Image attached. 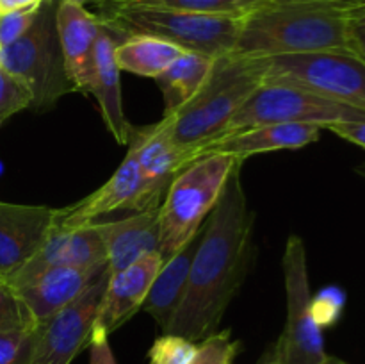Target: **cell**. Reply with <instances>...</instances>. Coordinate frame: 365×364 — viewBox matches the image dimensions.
I'll return each instance as SVG.
<instances>
[{"mask_svg":"<svg viewBox=\"0 0 365 364\" xmlns=\"http://www.w3.org/2000/svg\"><path fill=\"white\" fill-rule=\"evenodd\" d=\"M237 161L241 159L227 153H210L196 157L175 175L159 207V253L163 261L198 234Z\"/></svg>","mask_w":365,"mask_h":364,"instance_id":"cell-4","label":"cell"},{"mask_svg":"<svg viewBox=\"0 0 365 364\" xmlns=\"http://www.w3.org/2000/svg\"><path fill=\"white\" fill-rule=\"evenodd\" d=\"M107 264L88 268H50L14 288L38 323H45L57 310L73 302Z\"/></svg>","mask_w":365,"mask_h":364,"instance_id":"cell-19","label":"cell"},{"mask_svg":"<svg viewBox=\"0 0 365 364\" xmlns=\"http://www.w3.org/2000/svg\"><path fill=\"white\" fill-rule=\"evenodd\" d=\"M346 295L341 288L330 285V288L321 289L316 296H312V303H310L314 321L321 328L334 327L341 320Z\"/></svg>","mask_w":365,"mask_h":364,"instance_id":"cell-30","label":"cell"},{"mask_svg":"<svg viewBox=\"0 0 365 364\" xmlns=\"http://www.w3.org/2000/svg\"><path fill=\"white\" fill-rule=\"evenodd\" d=\"M187 50L148 34H127L116 45L114 56L121 71L155 79Z\"/></svg>","mask_w":365,"mask_h":364,"instance_id":"cell-22","label":"cell"},{"mask_svg":"<svg viewBox=\"0 0 365 364\" xmlns=\"http://www.w3.org/2000/svg\"><path fill=\"white\" fill-rule=\"evenodd\" d=\"M266 82L294 86L365 111V61L344 50L267 59Z\"/></svg>","mask_w":365,"mask_h":364,"instance_id":"cell-8","label":"cell"},{"mask_svg":"<svg viewBox=\"0 0 365 364\" xmlns=\"http://www.w3.org/2000/svg\"><path fill=\"white\" fill-rule=\"evenodd\" d=\"M198 343L177 334H163L148 350L150 364H189Z\"/></svg>","mask_w":365,"mask_h":364,"instance_id":"cell-27","label":"cell"},{"mask_svg":"<svg viewBox=\"0 0 365 364\" xmlns=\"http://www.w3.org/2000/svg\"><path fill=\"white\" fill-rule=\"evenodd\" d=\"M127 146V156L106 184L78 202L70 203L63 209H53V227L78 228L96 223L102 216L116 213V211L143 213V211L152 209L146 200L145 181H143L135 150L132 145Z\"/></svg>","mask_w":365,"mask_h":364,"instance_id":"cell-11","label":"cell"},{"mask_svg":"<svg viewBox=\"0 0 365 364\" xmlns=\"http://www.w3.org/2000/svg\"><path fill=\"white\" fill-rule=\"evenodd\" d=\"M52 227L50 207L0 202V280L13 277L34 257Z\"/></svg>","mask_w":365,"mask_h":364,"instance_id":"cell-14","label":"cell"},{"mask_svg":"<svg viewBox=\"0 0 365 364\" xmlns=\"http://www.w3.org/2000/svg\"><path fill=\"white\" fill-rule=\"evenodd\" d=\"M287 320L278 341L273 345L280 364H321L327 359L323 328L314 321L312 293H310L309 264L305 243L299 236H291L282 257Z\"/></svg>","mask_w":365,"mask_h":364,"instance_id":"cell-9","label":"cell"},{"mask_svg":"<svg viewBox=\"0 0 365 364\" xmlns=\"http://www.w3.org/2000/svg\"><path fill=\"white\" fill-rule=\"evenodd\" d=\"M100 18L123 36H157L210 59L234 52L241 29V18L135 4H106V13Z\"/></svg>","mask_w":365,"mask_h":364,"instance_id":"cell-5","label":"cell"},{"mask_svg":"<svg viewBox=\"0 0 365 364\" xmlns=\"http://www.w3.org/2000/svg\"><path fill=\"white\" fill-rule=\"evenodd\" d=\"M321 364H348V363H346V360H342V359H339V357L327 355V359H324Z\"/></svg>","mask_w":365,"mask_h":364,"instance_id":"cell-38","label":"cell"},{"mask_svg":"<svg viewBox=\"0 0 365 364\" xmlns=\"http://www.w3.org/2000/svg\"><path fill=\"white\" fill-rule=\"evenodd\" d=\"M348 11V36L353 54L365 61V4L349 7Z\"/></svg>","mask_w":365,"mask_h":364,"instance_id":"cell-32","label":"cell"},{"mask_svg":"<svg viewBox=\"0 0 365 364\" xmlns=\"http://www.w3.org/2000/svg\"><path fill=\"white\" fill-rule=\"evenodd\" d=\"M125 36L120 31L107 25L100 18L91 95L98 102L103 123L118 145H128L132 132V125L128 123L127 116H125L123 98H121V70L116 63V56H114L116 45Z\"/></svg>","mask_w":365,"mask_h":364,"instance_id":"cell-17","label":"cell"},{"mask_svg":"<svg viewBox=\"0 0 365 364\" xmlns=\"http://www.w3.org/2000/svg\"><path fill=\"white\" fill-rule=\"evenodd\" d=\"M89 364H118L109 343V334L102 328H93L89 339Z\"/></svg>","mask_w":365,"mask_h":364,"instance_id":"cell-33","label":"cell"},{"mask_svg":"<svg viewBox=\"0 0 365 364\" xmlns=\"http://www.w3.org/2000/svg\"><path fill=\"white\" fill-rule=\"evenodd\" d=\"M267 59L235 54L216 57L205 84L180 109L170 113L173 141L195 157L196 148L223 132L239 107L266 82Z\"/></svg>","mask_w":365,"mask_h":364,"instance_id":"cell-3","label":"cell"},{"mask_svg":"<svg viewBox=\"0 0 365 364\" xmlns=\"http://www.w3.org/2000/svg\"><path fill=\"white\" fill-rule=\"evenodd\" d=\"M202 231L203 227L200 228V232L191 241L185 243L177 253L164 261L163 266L157 271L155 278H153L148 296L143 303V310H146L155 320V323L159 325L163 332H166V328L170 327L171 320H173L182 300H184L192 257L198 248Z\"/></svg>","mask_w":365,"mask_h":364,"instance_id":"cell-21","label":"cell"},{"mask_svg":"<svg viewBox=\"0 0 365 364\" xmlns=\"http://www.w3.org/2000/svg\"><path fill=\"white\" fill-rule=\"evenodd\" d=\"M43 0H0V14L11 13V11L31 9V7L41 6Z\"/></svg>","mask_w":365,"mask_h":364,"instance_id":"cell-35","label":"cell"},{"mask_svg":"<svg viewBox=\"0 0 365 364\" xmlns=\"http://www.w3.org/2000/svg\"><path fill=\"white\" fill-rule=\"evenodd\" d=\"M163 263L160 253L155 252L135 261L123 270L110 271L95 327L110 334L125 321L130 320L139 309H143L153 278Z\"/></svg>","mask_w":365,"mask_h":364,"instance_id":"cell-16","label":"cell"},{"mask_svg":"<svg viewBox=\"0 0 365 364\" xmlns=\"http://www.w3.org/2000/svg\"><path fill=\"white\" fill-rule=\"evenodd\" d=\"M56 9L57 0H45L29 31L11 45L0 46V68L27 86L36 111L56 106L73 91L57 34Z\"/></svg>","mask_w":365,"mask_h":364,"instance_id":"cell-6","label":"cell"},{"mask_svg":"<svg viewBox=\"0 0 365 364\" xmlns=\"http://www.w3.org/2000/svg\"><path fill=\"white\" fill-rule=\"evenodd\" d=\"M241 343L232 338V332L217 330L198 343L196 353L189 364H232Z\"/></svg>","mask_w":365,"mask_h":364,"instance_id":"cell-26","label":"cell"},{"mask_svg":"<svg viewBox=\"0 0 365 364\" xmlns=\"http://www.w3.org/2000/svg\"><path fill=\"white\" fill-rule=\"evenodd\" d=\"M39 327V325H38ZM38 327L0 334V364H32Z\"/></svg>","mask_w":365,"mask_h":364,"instance_id":"cell-28","label":"cell"},{"mask_svg":"<svg viewBox=\"0 0 365 364\" xmlns=\"http://www.w3.org/2000/svg\"><path fill=\"white\" fill-rule=\"evenodd\" d=\"M212 63L214 59L203 54L184 52L159 77L153 79L164 95V114L180 109L200 91L209 77Z\"/></svg>","mask_w":365,"mask_h":364,"instance_id":"cell-23","label":"cell"},{"mask_svg":"<svg viewBox=\"0 0 365 364\" xmlns=\"http://www.w3.org/2000/svg\"><path fill=\"white\" fill-rule=\"evenodd\" d=\"M103 2H107V0H103Z\"/></svg>","mask_w":365,"mask_h":364,"instance_id":"cell-42","label":"cell"},{"mask_svg":"<svg viewBox=\"0 0 365 364\" xmlns=\"http://www.w3.org/2000/svg\"><path fill=\"white\" fill-rule=\"evenodd\" d=\"M328 131L334 132L341 139L362 146L365 150V121H349V123L328 125Z\"/></svg>","mask_w":365,"mask_h":364,"instance_id":"cell-34","label":"cell"},{"mask_svg":"<svg viewBox=\"0 0 365 364\" xmlns=\"http://www.w3.org/2000/svg\"><path fill=\"white\" fill-rule=\"evenodd\" d=\"M257 364H280V360L277 359V355H274V350H273V345L269 346V348L266 350V352L260 355V359L257 360Z\"/></svg>","mask_w":365,"mask_h":364,"instance_id":"cell-37","label":"cell"},{"mask_svg":"<svg viewBox=\"0 0 365 364\" xmlns=\"http://www.w3.org/2000/svg\"><path fill=\"white\" fill-rule=\"evenodd\" d=\"M353 52L348 11L296 0H269L241 18L235 56L278 57L296 54Z\"/></svg>","mask_w":365,"mask_h":364,"instance_id":"cell-2","label":"cell"},{"mask_svg":"<svg viewBox=\"0 0 365 364\" xmlns=\"http://www.w3.org/2000/svg\"><path fill=\"white\" fill-rule=\"evenodd\" d=\"M56 25L71 88L91 95L100 16L89 13L84 6L57 0Z\"/></svg>","mask_w":365,"mask_h":364,"instance_id":"cell-15","label":"cell"},{"mask_svg":"<svg viewBox=\"0 0 365 364\" xmlns=\"http://www.w3.org/2000/svg\"><path fill=\"white\" fill-rule=\"evenodd\" d=\"M237 161L220 200L203 223L187 289L164 334L200 343L217 332L253 259L255 213L250 211Z\"/></svg>","mask_w":365,"mask_h":364,"instance_id":"cell-1","label":"cell"},{"mask_svg":"<svg viewBox=\"0 0 365 364\" xmlns=\"http://www.w3.org/2000/svg\"><path fill=\"white\" fill-rule=\"evenodd\" d=\"M95 225L103 239L109 271H120L159 252V207L118 221H96Z\"/></svg>","mask_w":365,"mask_h":364,"instance_id":"cell-20","label":"cell"},{"mask_svg":"<svg viewBox=\"0 0 365 364\" xmlns=\"http://www.w3.org/2000/svg\"><path fill=\"white\" fill-rule=\"evenodd\" d=\"M365 121V111L324 98L294 86L264 82L232 116L216 139L239 131L271 123H314L327 128L334 123ZM214 141V139H212Z\"/></svg>","mask_w":365,"mask_h":364,"instance_id":"cell-7","label":"cell"},{"mask_svg":"<svg viewBox=\"0 0 365 364\" xmlns=\"http://www.w3.org/2000/svg\"><path fill=\"white\" fill-rule=\"evenodd\" d=\"M0 173H2V164H0Z\"/></svg>","mask_w":365,"mask_h":364,"instance_id":"cell-41","label":"cell"},{"mask_svg":"<svg viewBox=\"0 0 365 364\" xmlns=\"http://www.w3.org/2000/svg\"><path fill=\"white\" fill-rule=\"evenodd\" d=\"M100 264H107V253L95 223L78 228L52 227L34 257L7 278V282L18 288L50 268H88Z\"/></svg>","mask_w":365,"mask_h":364,"instance_id":"cell-13","label":"cell"},{"mask_svg":"<svg viewBox=\"0 0 365 364\" xmlns=\"http://www.w3.org/2000/svg\"><path fill=\"white\" fill-rule=\"evenodd\" d=\"M27 107H32V95L27 86L0 68V123Z\"/></svg>","mask_w":365,"mask_h":364,"instance_id":"cell-29","label":"cell"},{"mask_svg":"<svg viewBox=\"0 0 365 364\" xmlns=\"http://www.w3.org/2000/svg\"><path fill=\"white\" fill-rule=\"evenodd\" d=\"M356 173H359L360 177H364V178H365V163H364V164H360V166L356 168Z\"/></svg>","mask_w":365,"mask_h":364,"instance_id":"cell-40","label":"cell"},{"mask_svg":"<svg viewBox=\"0 0 365 364\" xmlns=\"http://www.w3.org/2000/svg\"><path fill=\"white\" fill-rule=\"evenodd\" d=\"M296 2H316V4H327V6L341 7V9H349V7L362 6L365 0H296Z\"/></svg>","mask_w":365,"mask_h":364,"instance_id":"cell-36","label":"cell"},{"mask_svg":"<svg viewBox=\"0 0 365 364\" xmlns=\"http://www.w3.org/2000/svg\"><path fill=\"white\" fill-rule=\"evenodd\" d=\"M63 2H71V4H78V6H84V4L91 2V0H63Z\"/></svg>","mask_w":365,"mask_h":364,"instance_id":"cell-39","label":"cell"},{"mask_svg":"<svg viewBox=\"0 0 365 364\" xmlns=\"http://www.w3.org/2000/svg\"><path fill=\"white\" fill-rule=\"evenodd\" d=\"M109 275L107 266L73 302L39 323L32 364H71L89 345Z\"/></svg>","mask_w":365,"mask_h":364,"instance_id":"cell-10","label":"cell"},{"mask_svg":"<svg viewBox=\"0 0 365 364\" xmlns=\"http://www.w3.org/2000/svg\"><path fill=\"white\" fill-rule=\"evenodd\" d=\"M38 321L7 280H0V334L38 327Z\"/></svg>","mask_w":365,"mask_h":364,"instance_id":"cell-25","label":"cell"},{"mask_svg":"<svg viewBox=\"0 0 365 364\" xmlns=\"http://www.w3.org/2000/svg\"><path fill=\"white\" fill-rule=\"evenodd\" d=\"M170 114H164L163 120L145 128L132 127L128 145L134 146L141 168L145 193L148 206L160 207V200L168 191V186L175 175L191 163V153L180 148L173 141Z\"/></svg>","mask_w":365,"mask_h":364,"instance_id":"cell-12","label":"cell"},{"mask_svg":"<svg viewBox=\"0 0 365 364\" xmlns=\"http://www.w3.org/2000/svg\"><path fill=\"white\" fill-rule=\"evenodd\" d=\"M323 127L314 123H271L246 128L227 138L214 139L196 148L195 157L210 153H227L235 159H248L257 153L277 152V150H296L316 143L321 138Z\"/></svg>","mask_w":365,"mask_h":364,"instance_id":"cell-18","label":"cell"},{"mask_svg":"<svg viewBox=\"0 0 365 364\" xmlns=\"http://www.w3.org/2000/svg\"><path fill=\"white\" fill-rule=\"evenodd\" d=\"M39 6L31 7V9L11 11V13L0 14V46H7L16 41L18 38H21L29 31L32 21H34Z\"/></svg>","mask_w":365,"mask_h":364,"instance_id":"cell-31","label":"cell"},{"mask_svg":"<svg viewBox=\"0 0 365 364\" xmlns=\"http://www.w3.org/2000/svg\"><path fill=\"white\" fill-rule=\"evenodd\" d=\"M269 0H107L106 4H135V6L168 7V9L189 11V13L242 18Z\"/></svg>","mask_w":365,"mask_h":364,"instance_id":"cell-24","label":"cell"}]
</instances>
